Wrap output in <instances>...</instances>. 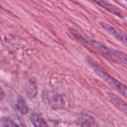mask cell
I'll list each match as a JSON object with an SVG mask.
<instances>
[{
	"label": "cell",
	"mask_w": 127,
	"mask_h": 127,
	"mask_svg": "<svg viewBox=\"0 0 127 127\" xmlns=\"http://www.w3.org/2000/svg\"><path fill=\"white\" fill-rule=\"evenodd\" d=\"M71 32L85 46L89 48V49H91L92 51L99 54L100 55L103 56L111 61L127 66V54L113 48L108 47V46L96 40V39L80 33L77 30L72 29Z\"/></svg>",
	"instance_id": "1"
},
{
	"label": "cell",
	"mask_w": 127,
	"mask_h": 127,
	"mask_svg": "<svg viewBox=\"0 0 127 127\" xmlns=\"http://www.w3.org/2000/svg\"><path fill=\"white\" fill-rule=\"evenodd\" d=\"M94 69L96 72V73L106 82L108 83L111 88L116 90L120 94L123 96L125 98L127 99V86L123 85L120 81L117 80L115 78L110 76L108 73L100 69L99 67H96V66H93Z\"/></svg>",
	"instance_id": "2"
},
{
	"label": "cell",
	"mask_w": 127,
	"mask_h": 127,
	"mask_svg": "<svg viewBox=\"0 0 127 127\" xmlns=\"http://www.w3.org/2000/svg\"><path fill=\"white\" fill-rule=\"evenodd\" d=\"M99 25L106 30L108 33H110L111 35H113L116 39H117L120 42H121L123 44H124L126 46H127V35L124 34L123 32L119 30L118 29L105 23V22H100Z\"/></svg>",
	"instance_id": "3"
},
{
	"label": "cell",
	"mask_w": 127,
	"mask_h": 127,
	"mask_svg": "<svg viewBox=\"0 0 127 127\" xmlns=\"http://www.w3.org/2000/svg\"><path fill=\"white\" fill-rule=\"evenodd\" d=\"M91 1L96 3V5H99L100 7H102L107 11L115 15L116 17H118L122 19L124 17V14L117 8H116L114 5H111V3L108 2L106 0H91Z\"/></svg>",
	"instance_id": "4"
},
{
	"label": "cell",
	"mask_w": 127,
	"mask_h": 127,
	"mask_svg": "<svg viewBox=\"0 0 127 127\" xmlns=\"http://www.w3.org/2000/svg\"><path fill=\"white\" fill-rule=\"evenodd\" d=\"M30 118L34 127H49L44 119L37 114H32Z\"/></svg>",
	"instance_id": "5"
},
{
	"label": "cell",
	"mask_w": 127,
	"mask_h": 127,
	"mask_svg": "<svg viewBox=\"0 0 127 127\" xmlns=\"http://www.w3.org/2000/svg\"><path fill=\"white\" fill-rule=\"evenodd\" d=\"M112 102L114 104V105L116 107H117L120 110H121L123 112H124L126 115H127V105L125 104L124 102H123L119 98L115 97V96H112L111 97Z\"/></svg>",
	"instance_id": "6"
},
{
	"label": "cell",
	"mask_w": 127,
	"mask_h": 127,
	"mask_svg": "<svg viewBox=\"0 0 127 127\" xmlns=\"http://www.w3.org/2000/svg\"><path fill=\"white\" fill-rule=\"evenodd\" d=\"M2 123L4 127H19L17 124L8 117H2Z\"/></svg>",
	"instance_id": "7"
},
{
	"label": "cell",
	"mask_w": 127,
	"mask_h": 127,
	"mask_svg": "<svg viewBox=\"0 0 127 127\" xmlns=\"http://www.w3.org/2000/svg\"><path fill=\"white\" fill-rule=\"evenodd\" d=\"M4 97H5V93L1 88H0V100H2Z\"/></svg>",
	"instance_id": "8"
}]
</instances>
